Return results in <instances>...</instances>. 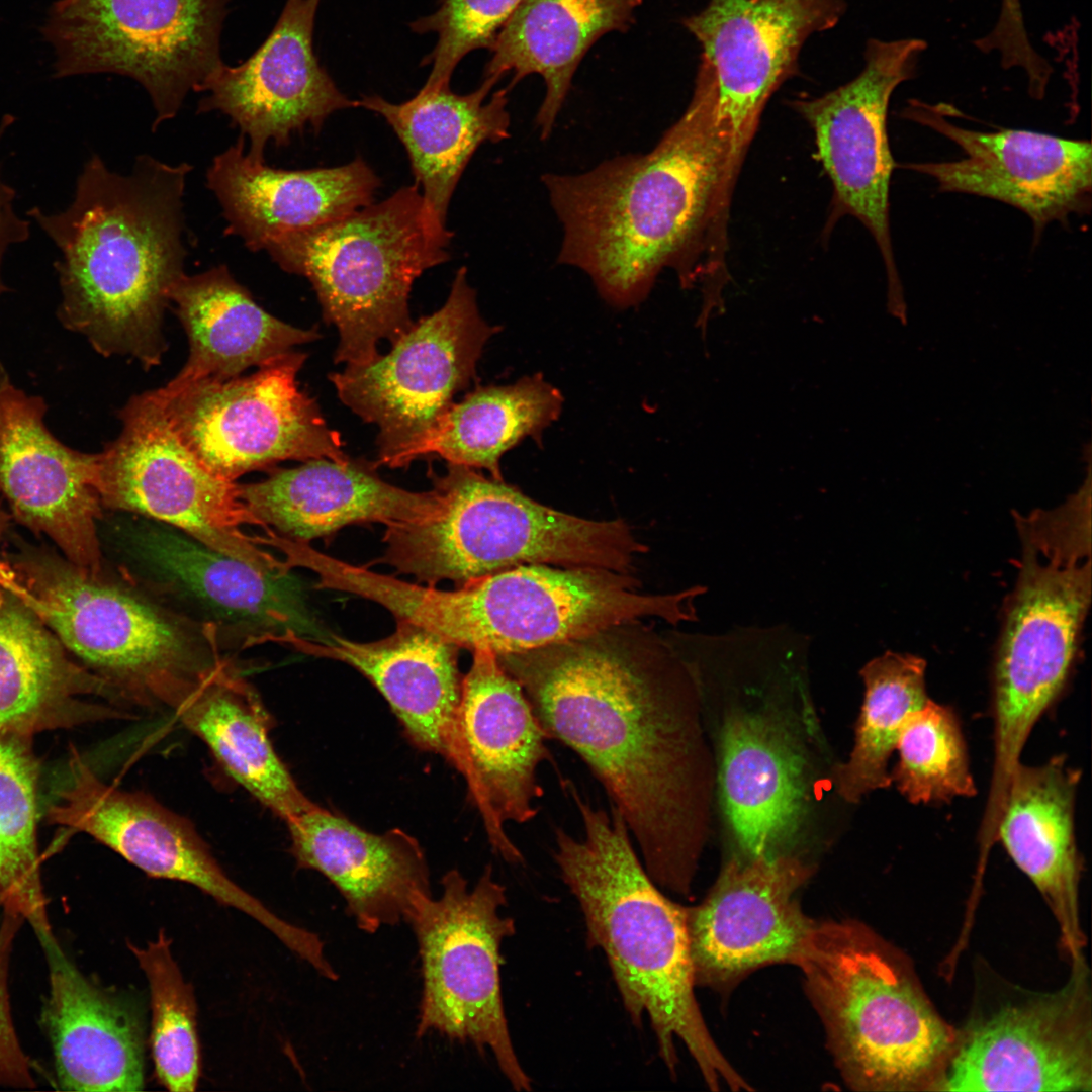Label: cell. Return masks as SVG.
<instances>
[{
	"mask_svg": "<svg viewBox=\"0 0 1092 1092\" xmlns=\"http://www.w3.org/2000/svg\"><path fill=\"white\" fill-rule=\"evenodd\" d=\"M113 542L123 580L187 622L247 639L324 638L291 568H258L162 522L121 513Z\"/></svg>",
	"mask_w": 1092,
	"mask_h": 1092,
	"instance_id": "obj_13",
	"label": "cell"
},
{
	"mask_svg": "<svg viewBox=\"0 0 1092 1092\" xmlns=\"http://www.w3.org/2000/svg\"><path fill=\"white\" fill-rule=\"evenodd\" d=\"M49 628L0 585V731L33 737L128 719L120 694L74 662Z\"/></svg>",
	"mask_w": 1092,
	"mask_h": 1092,
	"instance_id": "obj_28",
	"label": "cell"
},
{
	"mask_svg": "<svg viewBox=\"0 0 1092 1092\" xmlns=\"http://www.w3.org/2000/svg\"><path fill=\"white\" fill-rule=\"evenodd\" d=\"M40 943L50 982L43 1021L59 1088L143 1090V1035L135 1014L89 981L64 954L54 935Z\"/></svg>",
	"mask_w": 1092,
	"mask_h": 1092,
	"instance_id": "obj_32",
	"label": "cell"
},
{
	"mask_svg": "<svg viewBox=\"0 0 1092 1092\" xmlns=\"http://www.w3.org/2000/svg\"><path fill=\"white\" fill-rule=\"evenodd\" d=\"M631 573L596 567L527 564L454 590L425 588L421 624L459 649L496 656L527 652L647 618L670 624L697 619L702 585L643 594Z\"/></svg>",
	"mask_w": 1092,
	"mask_h": 1092,
	"instance_id": "obj_9",
	"label": "cell"
},
{
	"mask_svg": "<svg viewBox=\"0 0 1092 1092\" xmlns=\"http://www.w3.org/2000/svg\"><path fill=\"white\" fill-rule=\"evenodd\" d=\"M279 643L355 668L384 697L412 744L448 759L463 677L456 645L401 620L372 642L289 634Z\"/></svg>",
	"mask_w": 1092,
	"mask_h": 1092,
	"instance_id": "obj_30",
	"label": "cell"
},
{
	"mask_svg": "<svg viewBox=\"0 0 1092 1092\" xmlns=\"http://www.w3.org/2000/svg\"><path fill=\"white\" fill-rule=\"evenodd\" d=\"M926 50L918 38L870 39L861 72L846 84L792 107L814 131L817 156L833 187V217L857 218L878 245L888 278L890 308L903 306L890 230V183L896 163L887 134L894 90L915 75Z\"/></svg>",
	"mask_w": 1092,
	"mask_h": 1092,
	"instance_id": "obj_18",
	"label": "cell"
},
{
	"mask_svg": "<svg viewBox=\"0 0 1092 1092\" xmlns=\"http://www.w3.org/2000/svg\"><path fill=\"white\" fill-rule=\"evenodd\" d=\"M4 128V126L0 127V139ZM13 199L14 192L0 177V268L8 248L11 245L23 242L29 234L28 222L15 213Z\"/></svg>",
	"mask_w": 1092,
	"mask_h": 1092,
	"instance_id": "obj_45",
	"label": "cell"
},
{
	"mask_svg": "<svg viewBox=\"0 0 1092 1092\" xmlns=\"http://www.w3.org/2000/svg\"><path fill=\"white\" fill-rule=\"evenodd\" d=\"M120 420V435L97 453L103 508L165 523L258 568L287 567L247 531L269 527L243 502L239 484L184 444L153 390L132 396Z\"/></svg>",
	"mask_w": 1092,
	"mask_h": 1092,
	"instance_id": "obj_14",
	"label": "cell"
},
{
	"mask_svg": "<svg viewBox=\"0 0 1092 1092\" xmlns=\"http://www.w3.org/2000/svg\"><path fill=\"white\" fill-rule=\"evenodd\" d=\"M221 768L284 822L316 806L270 739L273 719L258 692L228 661L207 671L173 710Z\"/></svg>",
	"mask_w": 1092,
	"mask_h": 1092,
	"instance_id": "obj_36",
	"label": "cell"
},
{
	"mask_svg": "<svg viewBox=\"0 0 1092 1092\" xmlns=\"http://www.w3.org/2000/svg\"><path fill=\"white\" fill-rule=\"evenodd\" d=\"M736 178L715 111L693 94L651 151L542 176L563 230L558 262L585 272L615 308L645 300L665 268L682 288L701 282L719 295Z\"/></svg>",
	"mask_w": 1092,
	"mask_h": 1092,
	"instance_id": "obj_2",
	"label": "cell"
},
{
	"mask_svg": "<svg viewBox=\"0 0 1092 1092\" xmlns=\"http://www.w3.org/2000/svg\"><path fill=\"white\" fill-rule=\"evenodd\" d=\"M1 877H2V864H1V857H0V891H1Z\"/></svg>",
	"mask_w": 1092,
	"mask_h": 1092,
	"instance_id": "obj_48",
	"label": "cell"
},
{
	"mask_svg": "<svg viewBox=\"0 0 1092 1092\" xmlns=\"http://www.w3.org/2000/svg\"><path fill=\"white\" fill-rule=\"evenodd\" d=\"M439 898L423 899L408 924L417 938L422 995L416 1035L438 1032L451 1040L490 1051L516 1091L531 1080L515 1053L505 1016L500 948L515 923L502 916L506 889L486 867L472 887L457 870L441 879Z\"/></svg>",
	"mask_w": 1092,
	"mask_h": 1092,
	"instance_id": "obj_11",
	"label": "cell"
},
{
	"mask_svg": "<svg viewBox=\"0 0 1092 1092\" xmlns=\"http://www.w3.org/2000/svg\"><path fill=\"white\" fill-rule=\"evenodd\" d=\"M797 966L850 1087L933 1091L958 1031L903 953L862 923L817 922Z\"/></svg>",
	"mask_w": 1092,
	"mask_h": 1092,
	"instance_id": "obj_6",
	"label": "cell"
},
{
	"mask_svg": "<svg viewBox=\"0 0 1092 1092\" xmlns=\"http://www.w3.org/2000/svg\"><path fill=\"white\" fill-rule=\"evenodd\" d=\"M374 462L327 458L274 470L264 480L239 484L249 510L277 534L309 543L353 524L386 527L436 515L442 499L432 488L414 492L382 480Z\"/></svg>",
	"mask_w": 1092,
	"mask_h": 1092,
	"instance_id": "obj_29",
	"label": "cell"
},
{
	"mask_svg": "<svg viewBox=\"0 0 1092 1092\" xmlns=\"http://www.w3.org/2000/svg\"><path fill=\"white\" fill-rule=\"evenodd\" d=\"M562 404L559 389L540 373L514 384L479 387L452 402L416 439L373 462L397 468L436 455L448 464L486 469L503 480L500 457L527 437L541 445L544 430L558 419Z\"/></svg>",
	"mask_w": 1092,
	"mask_h": 1092,
	"instance_id": "obj_38",
	"label": "cell"
},
{
	"mask_svg": "<svg viewBox=\"0 0 1092 1092\" xmlns=\"http://www.w3.org/2000/svg\"><path fill=\"white\" fill-rule=\"evenodd\" d=\"M721 792L744 856L777 854L804 811V759L791 735L759 714L728 719L721 742Z\"/></svg>",
	"mask_w": 1092,
	"mask_h": 1092,
	"instance_id": "obj_35",
	"label": "cell"
},
{
	"mask_svg": "<svg viewBox=\"0 0 1092 1092\" xmlns=\"http://www.w3.org/2000/svg\"><path fill=\"white\" fill-rule=\"evenodd\" d=\"M231 0H59L43 33L56 75L115 73L148 92L153 129L222 64L220 35Z\"/></svg>",
	"mask_w": 1092,
	"mask_h": 1092,
	"instance_id": "obj_12",
	"label": "cell"
},
{
	"mask_svg": "<svg viewBox=\"0 0 1092 1092\" xmlns=\"http://www.w3.org/2000/svg\"><path fill=\"white\" fill-rule=\"evenodd\" d=\"M3 526H4V514H3V511H2L1 505H0V535L2 533Z\"/></svg>",
	"mask_w": 1092,
	"mask_h": 1092,
	"instance_id": "obj_47",
	"label": "cell"
},
{
	"mask_svg": "<svg viewBox=\"0 0 1092 1092\" xmlns=\"http://www.w3.org/2000/svg\"><path fill=\"white\" fill-rule=\"evenodd\" d=\"M43 415L40 398L0 383V491L18 521L49 536L65 558L102 572L97 454L63 445Z\"/></svg>",
	"mask_w": 1092,
	"mask_h": 1092,
	"instance_id": "obj_25",
	"label": "cell"
},
{
	"mask_svg": "<svg viewBox=\"0 0 1092 1092\" xmlns=\"http://www.w3.org/2000/svg\"><path fill=\"white\" fill-rule=\"evenodd\" d=\"M128 947L149 983L156 1077L169 1091L192 1092L201 1073L193 987L184 980L163 929L146 947L130 942Z\"/></svg>",
	"mask_w": 1092,
	"mask_h": 1092,
	"instance_id": "obj_41",
	"label": "cell"
},
{
	"mask_svg": "<svg viewBox=\"0 0 1092 1092\" xmlns=\"http://www.w3.org/2000/svg\"><path fill=\"white\" fill-rule=\"evenodd\" d=\"M451 235L415 184L336 220L279 236L264 250L313 286L323 317L339 332L335 362L365 365L379 355V341L393 343L412 326L413 283L448 260Z\"/></svg>",
	"mask_w": 1092,
	"mask_h": 1092,
	"instance_id": "obj_8",
	"label": "cell"
},
{
	"mask_svg": "<svg viewBox=\"0 0 1092 1092\" xmlns=\"http://www.w3.org/2000/svg\"><path fill=\"white\" fill-rule=\"evenodd\" d=\"M1080 771L1064 756L1040 765L1019 763L1008 789L996 838L1029 878L1055 916L1071 963L1083 958L1079 912L1082 858L1074 825Z\"/></svg>",
	"mask_w": 1092,
	"mask_h": 1092,
	"instance_id": "obj_31",
	"label": "cell"
},
{
	"mask_svg": "<svg viewBox=\"0 0 1092 1092\" xmlns=\"http://www.w3.org/2000/svg\"><path fill=\"white\" fill-rule=\"evenodd\" d=\"M571 795L584 835L557 829L554 858L578 901L587 941L603 950L633 1023L648 1016L659 1055L671 1073L679 1039L713 1090L724 1082L747 1090L713 1040L698 1006L687 908L665 897L638 857L620 812L610 813Z\"/></svg>",
	"mask_w": 1092,
	"mask_h": 1092,
	"instance_id": "obj_4",
	"label": "cell"
},
{
	"mask_svg": "<svg viewBox=\"0 0 1092 1092\" xmlns=\"http://www.w3.org/2000/svg\"><path fill=\"white\" fill-rule=\"evenodd\" d=\"M896 749L892 783L913 804L972 797L976 787L957 714L932 700L907 718Z\"/></svg>",
	"mask_w": 1092,
	"mask_h": 1092,
	"instance_id": "obj_42",
	"label": "cell"
},
{
	"mask_svg": "<svg viewBox=\"0 0 1092 1092\" xmlns=\"http://www.w3.org/2000/svg\"><path fill=\"white\" fill-rule=\"evenodd\" d=\"M497 81L484 77L477 89L464 95L453 92L450 83L424 84L402 103L379 96L357 101L393 128L406 149L427 209L444 226L452 194L474 152L485 142L510 136L509 89L496 91L486 101Z\"/></svg>",
	"mask_w": 1092,
	"mask_h": 1092,
	"instance_id": "obj_34",
	"label": "cell"
},
{
	"mask_svg": "<svg viewBox=\"0 0 1092 1092\" xmlns=\"http://www.w3.org/2000/svg\"><path fill=\"white\" fill-rule=\"evenodd\" d=\"M430 477L442 499L425 520L386 527L379 562L418 582L457 586L513 567L547 564L631 573L647 551L622 519L596 521L542 505L504 480L448 464Z\"/></svg>",
	"mask_w": 1092,
	"mask_h": 1092,
	"instance_id": "obj_7",
	"label": "cell"
},
{
	"mask_svg": "<svg viewBox=\"0 0 1092 1092\" xmlns=\"http://www.w3.org/2000/svg\"><path fill=\"white\" fill-rule=\"evenodd\" d=\"M499 330L481 316L461 267L444 305L413 322L387 354L330 374L340 400L378 427L376 460L416 439L452 403L475 378L483 348Z\"/></svg>",
	"mask_w": 1092,
	"mask_h": 1092,
	"instance_id": "obj_16",
	"label": "cell"
},
{
	"mask_svg": "<svg viewBox=\"0 0 1092 1092\" xmlns=\"http://www.w3.org/2000/svg\"><path fill=\"white\" fill-rule=\"evenodd\" d=\"M0 585L127 705L174 710L221 660L213 629L67 558L38 550L12 555L0 560Z\"/></svg>",
	"mask_w": 1092,
	"mask_h": 1092,
	"instance_id": "obj_5",
	"label": "cell"
},
{
	"mask_svg": "<svg viewBox=\"0 0 1092 1092\" xmlns=\"http://www.w3.org/2000/svg\"><path fill=\"white\" fill-rule=\"evenodd\" d=\"M47 819L90 835L150 877L190 884L244 912L292 951L307 941L306 929L277 916L228 876L187 818L150 795L106 784L74 748Z\"/></svg>",
	"mask_w": 1092,
	"mask_h": 1092,
	"instance_id": "obj_20",
	"label": "cell"
},
{
	"mask_svg": "<svg viewBox=\"0 0 1092 1092\" xmlns=\"http://www.w3.org/2000/svg\"><path fill=\"white\" fill-rule=\"evenodd\" d=\"M995 29L1005 36H1016L1025 29L1020 0H1001Z\"/></svg>",
	"mask_w": 1092,
	"mask_h": 1092,
	"instance_id": "obj_46",
	"label": "cell"
},
{
	"mask_svg": "<svg viewBox=\"0 0 1092 1092\" xmlns=\"http://www.w3.org/2000/svg\"><path fill=\"white\" fill-rule=\"evenodd\" d=\"M380 181L361 159L334 168L288 171L245 153V136L217 155L207 172L228 221L226 233L252 251L369 205Z\"/></svg>",
	"mask_w": 1092,
	"mask_h": 1092,
	"instance_id": "obj_27",
	"label": "cell"
},
{
	"mask_svg": "<svg viewBox=\"0 0 1092 1092\" xmlns=\"http://www.w3.org/2000/svg\"><path fill=\"white\" fill-rule=\"evenodd\" d=\"M285 823L297 867L325 876L364 932L408 923L432 896L421 844L399 828L372 833L318 805Z\"/></svg>",
	"mask_w": 1092,
	"mask_h": 1092,
	"instance_id": "obj_26",
	"label": "cell"
},
{
	"mask_svg": "<svg viewBox=\"0 0 1092 1092\" xmlns=\"http://www.w3.org/2000/svg\"><path fill=\"white\" fill-rule=\"evenodd\" d=\"M522 0H440L430 15L411 24L437 41L425 61L431 71L425 84L450 83L459 62L474 50H490L502 27Z\"/></svg>",
	"mask_w": 1092,
	"mask_h": 1092,
	"instance_id": "obj_43",
	"label": "cell"
},
{
	"mask_svg": "<svg viewBox=\"0 0 1092 1092\" xmlns=\"http://www.w3.org/2000/svg\"><path fill=\"white\" fill-rule=\"evenodd\" d=\"M643 0H522L490 49L484 77L512 73L511 86L540 75L546 94L536 116L548 139L570 90L573 75L604 34L625 31Z\"/></svg>",
	"mask_w": 1092,
	"mask_h": 1092,
	"instance_id": "obj_37",
	"label": "cell"
},
{
	"mask_svg": "<svg viewBox=\"0 0 1092 1092\" xmlns=\"http://www.w3.org/2000/svg\"><path fill=\"white\" fill-rule=\"evenodd\" d=\"M169 299L187 334L190 353L180 372L162 387L167 391L239 377L250 367L321 338L314 328L299 329L265 311L223 265L183 274L172 285Z\"/></svg>",
	"mask_w": 1092,
	"mask_h": 1092,
	"instance_id": "obj_33",
	"label": "cell"
},
{
	"mask_svg": "<svg viewBox=\"0 0 1092 1092\" xmlns=\"http://www.w3.org/2000/svg\"><path fill=\"white\" fill-rule=\"evenodd\" d=\"M38 777L32 737L0 731V906L26 919L40 939L53 932L36 837Z\"/></svg>",
	"mask_w": 1092,
	"mask_h": 1092,
	"instance_id": "obj_40",
	"label": "cell"
},
{
	"mask_svg": "<svg viewBox=\"0 0 1092 1092\" xmlns=\"http://www.w3.org/2000/svg\"><path fill=\"white\" fill-rule=\"evenodd\" d=\"M845 8L844 0H710L681 20L702 49L693 93L715 111L736 175L770 96L798 73L804 42Z\"/></svg>",
	"mask_w": 1092,
	"mask_h": 1092,
	"instance_id": "obj_17",
	"label": "cell"
},
{
	"mask_svg": "<svg viewBox=\"0 0 1092 1092\" xmlns=\"http://www.w3.org/2000/svg\"><path fill=\"white\" fill-rule=\"evenodd\" d=\"M924 659L887 651L864 664V699L855 742L847 762L836 770L838 793L847 802L892 784L888 761L910 714L928 701Z\"/></svg>",
	"mask_w": 1092,
	"mask_h": 1092,
	"instance_id": "obj_39",
	"label": "cell"
},
{
	"mask_svg": "<svg viewBox=\"0 0 1092 1092\" xmlns=\"http://www.w3.org/2000/svg\"><path fill=\"white\" fill-rule=\"evenodd\" d=\"M306 357L291 350L246 377L153 391L184 444L228 480L286 460L346 462L340 435L299 388Z\"/></svg>",
	"mask_w": 1092,
	"mask_h": 1092,
	"instance_id": "obj_15",
	"label": "cell"
},
{
	"mask_svg": "<svg viewBox=\"0 0 1092 1092\" xmlns=\"http://www.w3.org/2000/svg\"><path fill=\"white\" fill-rule=\"evenodd\" d=\"M1022 560L994 665V742L1018 750L1064 690L1091 600V527L1060 508L1017 518Z\"/></svg>",
	"mask_w": 1092,
	"mask_h": 1092,
	"instance_id": "obj_10",
	"label": "cell"
},
{
	"mask_svg": "<svg viewBox=\"0 0 1092 1092\" xmlns=\"http://www.w3.org/2000/svg\"><path fill=\"white\" fill-rule=\"evenodd\" d=\"M1071 965L1061 989L1006 1003L958 1032L933 1091L1090 1092L1089 970L1084 958Z\"/></svg>",
	"mask_w": 1092,
	"mask_h": 1092,
	"instance_id": "obj_19",
	"label": "cell"
},
{
	"mask_svg": "<svg viewBox=\"0 0 1092 1092\" xmlns=\"http://www.w3.org/2000/svg\"><path fill=\"white\" fill-rule=\"evenodd\" d=\"M3 914L0 925V1084L30 1088L34 1081L13 1025L7 979L10 949L22 917L4 909Z\"/></svg>",
	"mask_w": 1092,
	"mask_h": 1092,
	"instance_id": "obj_44",
	"label": "cell"
},
{
	"mask_svg": "<svg viewBox=\"0 0 1092 1092\" xmlns=\"http://www.w3.org/2000/svg\"><path fill=\"white\" fill-rule=\"evenodd\" d=\"M462 677L447 761L464 778L492 848L523 860L507 835L509 822L526 823L543 795L538 767L551 758L548 739L522 687L487 649L472 652Z\"/></svg>",
	"mask_w": 1092,
	"mask_h": 1092,
	"instance_id": "obj_21",
	"label": "cell"
},
{
	"mask_svg": "<svg viewBox=\"0 0 1092 1092\" xmlns=\"http://www.w3.org/2000/svg\"><path fill=\"white\" fill-rule=\"evenodd\" d=\"M902 115L957 144L956 161L899 165L933 178L940 192L995 199L1023 211L1032 221L1033 242L1051 222L1091 210L1092 147L1025 129L977 131L951 123L939 104L911 100Z\"/></svg>",
	"mask_w": 1092,
	"mask_h": 1092,
	"instance_id": "obj_22",
	"label": "cell"
},
{
	"mask_svg": "<svg viewBox=\"0 0 1092 1092\" xmlns=\"http://www.w3.org/2000/svg\"><path fill=\"white\" fill-rule=\"evenodd\" d=\"M809 875L782 854L731 859L704 901L687 908L695 984L728 985L764 965H797L817 923L796 899Z\"/></svg>",
	"mask_w": 1092,
	"mask_h": 1092,
	"instance_id": "obj_23",
	"label": "cell"
},
{
	"mask_svg": "<svg viewBox=\"0 0 1092 1092\" xmlns=\"http://www.w3.org/2000/svg\"><path fill=\"white\" fill-rule=\"evenodd\" d=\"M191 169L141 155L121 175L94 155L66 210L28 212L61 252V318L104 356H129L145 369L161 363L169 292L184 274Z\"/></svg>",
	"mask_w": 1092,
	"mask_h": 1092,
	"instance_id": "obj_3",
	"label": "cell"
},
{
	"mask_svg": "<svg viewBox=\"0 0 1092 1092\" xmlns=\"http://www.w3.org/2000/svg\"><path fill=\"white\" fill-rule=\"evenodd\" d=\"M626 626L497 657L547 737L600 781L650 878L684 893L697 851L689 665L674 645L636 638Z\"/></svg>",
	"mask_w": 1092,
	"mask_h": 1092,
	"instance_id": "obj_1",
	"label": "cell"
},
{
	"mask_svg": "<svg viewBox=\"0 0 1092 1092\" xmlns=\"http://www.w3.org/2000/svg\"><path fill=\"white\" fill-rule=\"evenodd\" d=\"M321 0H286L274 28L245 62L223 63L198 92V112L229 115L250 140L248 156L264 161L270 141L287 145L309 124L318 130L333 112L358 106L336 86L313 52V29Z\"/></svg>",
	"mask_w": 1092,
	"mask_h": 1092,
	"instance_id": "obj_24",
	"label": "cell"
}]
</instances>
